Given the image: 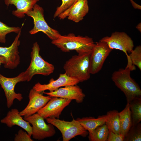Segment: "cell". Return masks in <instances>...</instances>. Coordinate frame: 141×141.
<instances>
[{
	"instance_id": "obj_17",
	"label": "cell",
	"mask_w": 141,
	"mask_h": 141,
	"mask_svg": "<svg viewBox=\"0 0 141 141\" xmlns=\"http://www.w3.org/2000/svg\"><path fill=\"white\" fill-rule=\"evenodd\" d=\"M0 121L10 128L15 125L18 126L24 130L30 136H32V127L28 122L23 119L17 109H12L9 111L6 116L1 119Z\"/></svg>"
},
{
	"instance_id": "obj_32",
	"label": "cell",
	"mask_w": 141,
	"mask_h": 141,
	"mask_svg": "<svg viewBox=\"0 0 141 141\" xmlns=\"http://www.w3.org/2000/svg\"><path fill=\"white\" fill-rule=\"evenodd\" d=\"M141 23H140L138 24L136 27V28H137L138 30H139L140 32L141 30Z\"/></svg>"
},
{
	"instance_id": "obj_15",
	"label": "cell",
	"mask_w": 141,
	"mask_h": 141,
	"mask_svg": "<svg viewBox=\"0 0 141 141\" xmlns=\"http://www.w3.org/2000/svg\"><path fill=\"white\" fill-rule=\"evenodd\" d=\"M43 93L51 97L75 100L78 103H82L85 96L82 89L77 85L66 86L60 87L54 91L44 92Z\"/></svg>"
},
{
	"instance_id": "obj_9",
	"label": "cell",
	"mask_w": 141,
	"mask_h": 141,
	"mask_svg": "<svg viewBox=\"0 0 141 141\" xmlns=\"http://www.w3.org/2000/svg\"><path fill=\"white\" fill-rule=\"evenodd\" d=\"M25 81H27V79L25 72L21 73L16 77L11 78L6 77L0 73V84L4 91L8 108L12 106L15 99L19 101L23 99L22 94L16 93L15 88L18 83Z\"/></svg>"
},
{
	"instance_id": "obj_3",
	"label": "cell",
	"mask_w": 141,
	"mask_h": 141,
	"mask_svg": "<svg viewBox=\"0 0 141 141\" xmlns=\"http://www.w3.org/2000/svg\"><path fill=\"white\" fill-rule=\"evenodd\" d=\"M91 53L72 56L63 66L65 73L69 77L78 80L79 82L89 79Z\"/></svg>"
},
{
	"instance_id": "obj_19",
	"label": "cell",
	"mask_w": 141,
	"mask_h": 141,
	"mask_svg": "<svg viewBox=\"0 0 141 141\" xmlns=\"http://www.w3.org/2000/svg\"><path fill=\"white\" fill-rule=\"evenodd\" d=\"M107 118V114L95 118L92 117L78 118L76 120L87 131L90 132L98 127L105 124Z\"/></svg>"
},
{
	"instance_id": "obj_1",
	"label": "cell",
	"mask_w": 141,
	"mask_h": 141,
	"mask_svg": "<svg viewBox=\"0 0 141 141\" xmlns=\"http://www.w3.org/2000/svg\"><path fill=\"white\" fill-rule=\"evenodd\" d=\"M51 43L63 52H67L74 50L78 54L91 53L95 44L90 37L76 36L72 33L61 35L57 39L52 40Z\"/></svg>"
},
{
	"instance_id": "obj_30",
	"label": "cell",
	"mask_w": 141,
	"mask_h": 141,
	"mask_svg": "<svg viewBox=\"0 0 141 141\" xmlns=\"http://www.w3.org/2000/svg\"><path fill=\"white\" fill-rule=\"evenodd\" d=\"M130 1L134 8L135 9L141 10V6L136 3L133 0H130Z\"/></svg>"
},
{
	"instance_id": "obj_16",
	"label": "cell",
	"mask_w": 141,
	"mask_h": 141,
	"mask_svg": "<svg viewBox=\"0 0 141 141\" xmlns=\"http://www.w3.org/2000/svg\"><path fill=\"white\" fill-rule=\"evenodd\" d=\"M89 11L87 0H78L70 7L58 17L60 20H68L78 23L82 20Z\"/></svg>"
},
{
	"instance_id": "obj_24",
	"label": "cell",
	"mask_w": 141,
	"mask_h": 141,
	"mask_svg": "<svg viewBox=\"0 0 141 141\" xmlns=\"http://www.w3.org/2000/svg\"><path fill=\"white\" fill-rule=\"evenodd\" d=\"M141 141V124L132 125L126 135L124 141Z\"/></svg>"
},
{
	"instance_id": "obj_2",
	"label": "cell",
	"mask_w": 141,
	"mask_h": 141,
	"mask_svg": "<svg viewBox=\"0 0 141 141\" xmlns=\"http://www.w3.org/2000/svg\"><path fill=\"white\" fill-rule=\"evenodd\" d=\"M130 68L126 67L120 68L113 73L111 79L115 85L125 94L127 103L133 100L141 98V90L140 86L130 75Z\"/></svg>"
},
{
	"instance_id": "obj_23",
	"label": "cell",
	"mask_w": 141,
	"mask_h": 141,
	"mask_svg": "<svg viewBox=\"0 0 141 141\" xmlns=\"http://www.w3.org/2000/svg\"><path fill=\"white\" fill-rule=\"evenodd\" d=\"M129 104L132 125H134L141 121V98L135 99Z\"/></svg>"
},
{
	"instance_id": "obj_8",
	"label": "cell",
	"mask_w": 141,
	"mask_h": 141,
	"mask_svg": "<svg viewBox=\"0 0 141 141\" xmlns=\"http://www.w3.org/2000/svg\"><path fill=\"white\" fill-rule=\"evenodd\" d=\"M24 119L32 126L33 138L38 140L54 136L56 133L54 126L50 124H47L44 119L37 113L32 115L24 116Z\"/></svg>"
},
{
	"instance_id": "obj_25",
	"label": "cell",
	"mask_w": 141,
	"mask_h": 141,
	"mask_svg": "<svg viewBox=\"0 0 141 141\" xmlns=\"http://www.w3.org/2000/svg\"><path fill=\"white\" fill-rule=\"evenodd\" d=\"M21 31L19 27L9 26L0 21V42L5 43L7 34L12 32L18 34Z\"/></svg>"
},
{
	"instance_id": "obj_20",
	"label": "cell",
	"mask_w": 141,
	"mask_h": 141,
	"mask_svg": "<svg viewBox=\"0 0 141 141\" xmlns=\"http://www.w3.org/2000/svg\"><path fill=\"white\" fill-rule=\"evenodd\" d=\"M120 127V134L125 137L132 125V119L129 103L124 109L119 113Z\"/></svg>"
},
{
	"instance_id": "obj_18",
	"label": "cell",
	"mask_w": 141,
	"mask_h": 141,
	"mask_svg": "<svg viewBox=\"0 0 141 141\" xmlns=\"http://www.w3.org/2000/svg\"><path fill=\"white\" fill-rule=\"evenodd\" d=\"M39 0H4L5 4L8 7L13 5L16 9L13 10L12 13L19 18H24L27 13L32 10Z\"/></svg>"
},
{
	"instance_id": "obj_5",
	"label": "cell",
	"mask_w": 141,
	"mask_h": 141,
	"mask_svg": "<svg viewBox=\"0 0 141 141\" xmlns=\"http://www.w3.org/2000/svg\"><path fill=\"white\" fill-rule=\"evenodd\" d=\"M46 120L48 123L52 125L60 130L63 141H69L78 136L85 137L89 133L76 120L73 119L70 121L54 118H48Z\"/></svg>"
},
{
	"instance_id": "obj_22",
	"label": "cell",
	"mask_w": 141,
	"mask_h": 141,
	"mask_svg": "<svg viewBox=\"0 0 141 141\" xmlns=\"http://www.w3.org/2000/svg\"><path fill=\"white\" fill-rule=\"evenodd\" d=\"M109 132V130L105 124L89 132V140L90 141H107Z\"/></svg>"
},
{
	"instance_id": "obj_6",
	"label": "cell",
	"mask_w": 141,
	"mask_h": 141,
	"mask_svg": "<svg viewBox=\"0 0 141 141\" xmlns=\"http://www.w3.org/2000/svg\"><path fill=\"white\" fill-rule=\"evenodd\" d=\"M26 15L33 20L34 26L29 31L30 34H34L42 32L52 40L57 39L61 35L57 31L48 25L44 19L43 8L37 3Z\"/></svg>"
},
{
	"instance_id": "obj_29",
	"label": "cell",
	"mask_w": 141,
	"mask_h": 141,
	"mask_svg": "<svg viewBox=\"0 0 141 141\" xmlns=\"http://www.w3.org/2000/svg\"><path fill=\"white\" fill-rule=\"evenodd\" d=\"M125 137L120 134L115 133L109 130L107 141H124Z\"/></svg>"
},
{
	"instance_id": "obj_26",
	"label": "cell",
	"mask_w": 141,
	"mask_h": 141,
	"mask_svg": "<svg viewBox=\"0 0 141 141\" xmlns=\"http://www.w3.org/2000/svg\"><path fill=\"white\" fill-rule=\"evenodd\" d=\"M128 55L132 64L141 70V46L139 45L133 49Z\"/></svg>"
},
{
	"instance_id": "obj_28",
	"label": "cell",
	"mask_w": 141,
	"mask_h": 141,
	"mask_svg": "<svg viewBox=\"0 0 141 141\" xmlns=\"http://www.w3.org/2000/svg\"><path fill=\"white\" fill-rule=\"evenodd\" d=\"M15 141H33L27 133L24 131L22 130H20L17 134H15L14 138Z\"/></svg>"
},
{
	"instance_id": "obj_27",
	"label": "cell",
	"mask_w": 141,
	"mask_h": 141,
	"mask_svg": "<svg viewBox=\"0 0 141 141\" xmlns=\"http://www.w3.org/2000/svg\"><path fill=\"white\" fill-rule=\"evenodd\" d=\"M61 5L58 7L54 14V18H55L61 13L64 12L70 7L77 0H61Z\"/></svg>"
},
{
	"instance_id": "obj_14",
	"label": "cell",
	"mask_w": 141,
	"mask_h": 141,
	"mask_svg": "<svg viewBox=\"0 0 141 141\" xmlns=\"http://www.w3.org/2000/svg\"><path fill=\"white\" fill-rule=\"evenodd\" d=\"M79 83L77 80L69 77L64 73L60 74L58 78L56 80L51 78L47 84H42L38 83L33 88L39 93H43L46 90L51 92L55 91L62 87L77 85Z\"/></svg>"
},
{
	"instance_id": "obj_21",
	"label": "cell",
	"mask_w": 141,
	"mask_h": 141,
	"mask_svg": "<svg viewBox=\"0 0 141 141\" xmlns=\"http://www.w3.org/2000/svg\"><path fill=\"white\" fill-rule=\"evenodd\" d=\"M119 112L116 110L108 111L105 122L109 130L117 134H120V127Z\"/></svg>"
},
{
	"instance_id": "obj_10",
	"label": "cell",
	"mask_w": 141,
	"mask_h": 141,
	"mask_svg": "<svg viewBox=\"0 0 141 141\" xmlns=\"http://www.w3.org/2000/svg\"><path fill=\"white\" fill-rule=\"evenodd\" d=\"M112 50L104 42L99 41L95 44L90 58L91 74H95L101 70L105 60Z\"/></svg>"
},
{
	"instance_id": "obj_12",
	"label": "cell",
	"mask_w": 141,
	"mask_h": 141,
	"mask_svg": "<svg viewBox=\"0 0 141 141\" xmlns=\"http://www.w3.org/2000/svg\"><path fill=\"white\" fill-rule=\"evenodd\" d=\"M71 101L62 98L52 97L37 113L44 119L48 118L58 119L64 109L69 105Z\"/></svg>"
},
{
	"instance_id": "obj_4",
	"label": "cell",
	"mask_w": 141,
	"mask_h": 141,
	"mask_svg": "<svg viewBox=\"0 0 141 141\" xmlns=\"http://www.w3.org/2000/svg\"><path fill=\"white\" fill-rule=\"evenodd\" d=\"M32 49L31 62L25 71L27 82L36 75H49L53 73L55 69L53 64L44 60L40 55V48L37 42L34 43Z\"/></svg>"
},
{
	"instance_id": "obj_33",
	"label": "cell",
	"mask_w": 141,
	"mask_h": 141,
	"mask_svg": "<svg viewBox=\"0 0 141 141\" xmlns=\"http://www.w3.org/2000/svg\"></svg>"
},
{
	"instance_id": "obj_13",
	"label": "cell",
	"mask_w": 141,
	"mask_h": 141,
	"mask_svg": "<svg viewBox=\"0 0 141 141\" xmlns=\"http://www.w3.org/2000/svg\"><path fill=\"white\" fill-rule=\"evenodd\" d=\"M41 93L36 91L33 88L30 91L29 103L25 108L20 112L22 116H27L37 113L44 107L51 99L52 97L44 96Z\"/></svg>"
},
{
	"instance_id": "obj_7",
	"label": "cell",
	"mask_w": 141,
	"mask_h": 141,
	"mask_svg": "<svg viewBox=\"0 0 141 141\" xmlns=\"http://www.w3.org/2000/svg\"><path fill=\"white\" fill-rule=\"evenodd\" d=\"M99 41L107 43L112 50H119L123 52L127 57V66H133L128 54L130 53L133 49L134 45L133 41L126 33L115 32L112 33L110 36L104 37Z\"/></svg>"
},
{
	"instance_id": "obj_31",
	"label": "cell",
	"mask_w": 141,
	"mask_h": 141,
	"mask_svg": "<svg viewBox=\"0 0 141 141\" xmlns=\"http://www.w3.org/2000/svg\"><path fill=\"white\" fill-rule=\"evenodd\" d=\"M5 59L3 56H0V66L2 64H3L5 63Z\"/></svg>"
},
{
	"instance_id": "obj_11",
	"label": "cell",
	"mask_w": 141,
	"mask_h": 141,
	"mask_svg": "<svg viewBox=\"0 0 141 141\" xmlns=\"http://www.w3.org/2000/svg\"><path fill=\"white\" fill-rule=\"evenodd\" d=\"M21 31L17 34L11 45L8 47L0 46V56L5 59L4 64L5 68L13 69L16 68L20 62V57L18 49L20 44L19 38Z\"/></svg>"
}]
</instances>
